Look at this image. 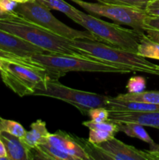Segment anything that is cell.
<instances>
[{
  "mask_svg": "<svg viewBox=\"0 0 159 160\" xmlns=\"http://www.w3.org/2000/svg\"><path fill=\"white\" fill-rule=\"evenodd\" d=\"M151 160H159V149L158 150H147Z\"/></svg>",
  "mask_w": 159,
  "mask_h": 160,
  "instance_id": "31",
  "label": "cell"
},
{
  "mask_svg": "<svg viewBox=\"0 0 159 160\" xmlns=\"http://www.w3.org/2000/svg\"><path fill=\"white\" fill-rule=\"evenodd\" d=\"M137 54L144 58L159 60V44L153 42L143 34L137 48Z\"/></svg>",
  "mask_w": 159,
  "mask_h": 160,
  "instance_id": "19",
  "label": "cell"
},
{
  "mask_svg": "<svg viewBox=\"0 0 159 160\" xmlns=\"http://www.w3.org/2000/svg\"><path fill=\"white\" fill-rule=\"evenodd\" d=\"M37 1L49 9L50 10L54 9L65 14L73 21H75L79 16V9L67 3L64 0H37Z\"/></svg>",
  "mask_w": 159,
  "mask_h": 160,
  "instance_id": "17",
  "label": "cell"
},
{
  "mask_svg": "<svg viewBox=\"0 0 159 160\" xmlns=\"http://www.w3.org/2000/svg\"><path fill=\"white\" fill-rule=\"evenodd\" d=\"M18 3L13 0H0V11L5 14L13 15Z\"/></svg>",
  "mask_w": 159,
  "mask_h": 160,
  "instance_id": "26",
  "label": "cell"
},
{
  "mask_svg": "<svg viewBox=\"0 0 159 160\" xmlns=\"http://www.w3.org/2000/svg\"><path fill=\"white\" fill-rule=\"evenodd\" d=\"M88 116L94 122H103L108 120L109 111L105 107L92 108L89 110Z\"/></svg>",
  "mask_w": 159,
  "mask_h": 160,
  "instance_id": "25",
  "label": "cell"
},
{
  "mask_svg": "<svg viewBox=\"0 0 159 160\" xmlns=\"http://www.w3.org/2000/svg\"><path fill=\"white\" fill-rule=\"evenodd\" d=\"M1 141L6 147L9 160H30V149L18 137L2 131Z\"/></svg>",
  "mask_w": 159,
  "mask_h": 160,
  "instance_id": "13",
  "label": "cell"
},
{
  "mask_svg": "<svg viewBox=\"0 0 159 160\" xmlns=\"http://www.w3.org/2000/svg\"><path fill=\"white\" fill-rule=\"evenodd\" d=\"M144 32L148 38L159 44V30L151 28H145Z\"/></svg>",
  "mask_w": 159,
  "mask_h": 160,
  "instance_id": "29",
  "label": "cell"
},
{
  "mask_svg": "<svg viewBox=\"0 0 159 160\" xmlns=\"http://www.w3.org/2000/svg\"><path fill=\"white\" fill-rule=\"evenodd\" d=\"M1 59L0 75L3 83L20 97L32 95L42 83L60 78L32 59L26 62Z\"/></svg>",
  "mask_w": 159,
  "mask_h": 160,
  "instance_id": "2",
  "label": "cell"
},
{
  "mask_svg": "<svg viewBox=\"0 0 159 160\" xmlns=\"http://www.w3.org/2000/svg\"><path fill=\"white\" fill-rule=\"evenodd\" d=\"M1 133H2V131H0V140H1Z\"/></svg>",
  "mask_w": 159,
  "mask_h": 160,
  "instance_id": "35",
  "label": "cell"
},
{
  "mask_svg": "<svg viewBox=\"0 0 159 160\" xmlns=\"http://www.w3.org/2000/svg\"><path fill=\"white\" fill-rule=\"evenodd\" d=\"M108 120L115 123H136L159 129V111H112L109 112Z\"/></svg>",
  "mask_w": 159,
  "mask_h": 160,
  "instance_id": "12",
  "label": "cell"
},
{
  "mask_svg": "<svg viewBox=\"0 0 159 160\" xmlns=\"http://www.w3.org/2000/svg\"><path fill=\"white\" fill-rule=\"evenodd\" d=\"M13 1L17 2V3H24V2H33L34 0H13Z\"/></svg>",
  "mask_w": 159,
  "mask_h": 160,
  "instance_id": "32",
  "label": "cell"
},
{
  "mask_svg": "<svg viewBox=\"0 0 159 160\" xmlns=\"http://www.w3.org/2000/svg\"><path fill=\"white\" fill-rule=\"evenodd\" d=\"M70 1L77 4L89 14L107 17L118 24L127 25L140 34H145L144 20L148 16L146 10L118 5L89 2L84 0Z\"/></svg>",
  "mask_w": 159,
  "mask_h": 160,
  "instance_id": "8",
  "label": "cell"
},
{
  "mask_svg": "<svg viewBox=\"0 0 159 160\" xmlns=\"http://www.w3.org/2000/svg\"><path fill=\"white\" fill-rule=\"evenodd\" d=\"M31 59L59 78L71 71L115 73H128L132 72L128 69L122 68L114 64L102 62L98 59L65 55L41 53L34 55L31 56Z\"/></svg>",
  "mask_w": 159,
  "mask_h": 160,
  "instance_id": "5",
  "label": "cell"
},
{
  "mask_svg": "<svg viewBox=\"0 0 159 160\" xmlns=\"http://www.w3.org/2000/svg\"><path fill=\"white\" fill-rule=\"evenodd\" d=\"M48 53L23 39L0 29V58L10 61L31 60V56Z\"/></svg>",
  "mask_w": 159,
  "mask_h": 160,
  "instance_id": "9",
  "label": "cell"
},
{
  "mask_svg": "<svg viewBox=\"0 0 159 160\" xmlns=\"http://www.w3.org/2000/svg\"><path fill=\"white\" fill-rule=\"evenodd\" d=\"M72 43L91 57L102 62H109L132 72L150 73L159 76V65L147 60L137 53L112 47L104 42L88 39H74Z\"/></svg>",
  "mask_w": 159,
  "mask_h": 160,
  "instance_id": "3",
  "label": "cell"
},
{
  "mask_svg": "<svg viewBox=\"0 0 159 160\" xmlns=\"http://www.w3.org/2000/svg\"><path fill=\"white\" fill-rule=\"evenodd\" d=\"M13 15H14V14H13ZM10 16H12V15H8V14H5V13H3V12H2L1 11H0V19L6 18V17H10Z\"/></svg>",
  "mask_w": 159,
  "mask_h": 160,
  "instance_id": "33",
  "label": "cell"
},
{
  "mask_svg": "<svg viewBox=\"0 0 159 160\" xmlns=\"http://www.w3.org/2000/svg\"><path fill=\"white\" fill-rule=\"evenodd\" d=\"M14 12L16 15L65 38L70 40L88 39L100 42L98 38L92 34L90 31L87 30L79 31L73 29L61 22L53 16L49 9L41 4L37 0L18 3Z\"/></svg>",
  "mask_w": 159,
  "mask_h": 160,
  "instance_id": "6",
  "label": "cell"
},
{
  "mask_svg": "<svg viewBox=\"0 0 159 160\" xmlns=\"http://www.w3.org/2000/svg\"><path fill=\"white\" fill-rule=\"evenodd\" d=\"M74 22L96 36L100 42L134 53H137L139 44L145 34L133 29H126L118 23H108L81 11Z\"/></svg>",
  "mask_w": 159,
  "mask_h": 160,
  "instance_id": "4",
  "label": "cell"
},
{
  "mask_svg": "<svg viewBox=\"0 0 159 160\" xmlns=\"http://www.w3.org/2000/svg\"><path fill=\"white\" fill-rule=\"evenodd\" d=\"M0 160H9L4 143L0 140Z\"/></svg>",
  "mask_w": 159,
  "mask_h": 160,
  "instance_id": "30",
  "label": "cell"
},
{
  "mask_svg": "<svg viewBox=\"0 0 159 160\" xmlns=\"http://www.w3.org/2000/svg\"><path fill=\"white\" fill-rule=\"evenodd\" d=\"M0 131L9 133L20 138H22L26 132L25 128L20 123L2 117H0Z\"/></svg>",
  "mask_w": 159,
  "mask_h": 160,
  "instance_id": "20",
  "label": "cell"
},
{
  "mask_svg": "<svg viewBox=\"0 0 159 160\" xmlns=\"http://www.w3.org/2000/svg\"><path fill=\"white\" fill-rule=\"evenodd\" d=\"M1 67H2V59H0V69H1Z\"/></svg>",
  "mask_w": 159,
  "mask_h": 160,
  "instance_id": "34",
  "label": "cell"
},
{
  "mask_svg": "<svg viewBox=\"0 0 159 160\" xmlns=\"http://www.w3.org/2000/svg\"><path fill=\"white\" fill-rule=\"evenodd\" d=\"M46 142L71 156L75 160H90V156L73 134L59 130L53 134L50 133Z\"/></svg>",
  "mask_w": 159,
  "mask_h": 160,
  "instance_id": "11",
  "label": "cell"
},
{
  "mask_svg": "<svg viewBox=\"0 0 159 160\" xmlns=\"http://www.w3.org/2000/svg\"><path fill=\"white\" fill-rule=\"evenodd\" d=\"M32 95L45 96L61 100L76 107L84 115H88L92 108L105 107L109 97L92 92L71 88L52 80L42 83L35 89Z\"/></svg>",
  "mask_w": 159,
  "mask_h": 160,
  "instance_id": "7",
  "label": "cell"
},
{
  "mask_svg": "<svg viewBox=\"0 0 159 160\" xmlns=\"http://www.w3.org/2000/svg\"><path fill=\"white\" fill-rule=\"evenodd\" d=\"M118 131L123 132L130 138H135L147 143L151 147V150H158L159 145H157L150 137L143 125L136 123H117Z\"/></svg>",
  "mask_w": 159,
  "mask_h": 160,
  "instance_id": "16",
  "label": "cell"
},
{
  "mask_svg": "<svg viewBox=\"0 0 159 160\" xmlns=\"http://www.w3.org/2000/svg\"><path fill=\"white\" fill-rule=\"evenodd\" d=\"M82 124L87 127L89 130H101V131L112 133L114 134L118 132V123L108 120L103 122H94L92 120H88V121L83 122Z\"/></svg>",
  "mask_w": 159,
  "mask_h": 160,
  "instance_id": "21",
  "label": "cell"
},
{
  "mask_svg": "<svg viewBox=\"0 0 159 160\" xmlns=\"http://www.w3.org/2000/svg\"><path fill=\"white\" fill-rule=\"evenodd\" d=\"M126 88L129 93H139L146 88V81L141 76H134L129 79Z\"/></svg>",
  "mask_w": 159,
  "mask_h": 160,
  "instance_id": "23",
  "label": "cell"
},
{
  "mask_svg": "<svg viewBox=\"0 0 159 160\" xmlns=\"http://www.w3.org/2000/svg\"><path fill=\"white\" fill-rule=\"evenodd\" d=\"M115 137V134L101 130H90L88 141L94 145H100Z\"/></svg>",
  "mask_w": 159,
  "mask_h": 160,
  "instance_id": "24",
  "label": "cell"
},
{
  "mask_svg": "<svg viewBox=\"0 0 159 160\" xmlns=\"http://www.w3.org/2000/svg\"><path fill=\"white\" fill-rule=\"evenodd\" d=\"M97 145L101 151L103 159L151 160L147 150H139L123 143L115 137Z\"/></svg>",
  "mask_w": 159,
  "mask_h": 160,
  "instance_id": "10",
  "label": "cell"
},
{
  "mask_svg": "<svg viewBox=\"0 0 159 160\" xmlns=\"http://www.w3.org/2000/svg\"><path fill=\"white\" fill-rule=\"evenodd\" d=\"M100 3L129 6L145 10L150 0H97Z\"/></svg>",
  "mask_w": 159,
  "mask_h": 160,
  "instance_id": "22",
  "label": "cell"
},
{
  "mask_svg": "<svg viewBox=\"0 0 159 160\" xmlns=\"http://www.w3.org/2000/svg\"><path fill=\"white\" fill-rule=\"evenodd\" d=\"M145 10L149 16L159 17V0H150Z\"/></svg>",
  "mask_w": 159,
  "mask_h": 160,
  "instance_id": "27",
  "label": "cell"
},
{
  "mask_svg": "<svg viewBox=\"0 0 159 160\" xmlns=\"http://www.w3.org/2000/svg\"><path fill=\"white\" fill-rule=\"evenodd\" d=\"M151 28L159 30V17H151L148 15L144 20V28Z\"/></svg>",
  "mask_w": 159,
  "mask_h": 160,
  "instance_id": "28",
  "label": "cell"
},
{
  "mask_svg": "<svg viewBox=\"0 0 159 160\" xmlns=\"http://www.w3.org/2000/svg\"><path fill=\"white\" fill-rule=\"evenodd\" d=\"M120 100L126 101L140 102L159 104V91H148V92H139V93L119 94L115 97Z\"/></svg>",
  "mask_w": 159,
  "mask_h": 160,
  "instance_id": "18",
  "label": "cell"
},
{
  "mask_svg": "<svg viewBox=\"0 0 159 160\" xmlns=\"http://www.w3.org/2000/svg\"><path fill=\"white\" fill-rule=\"evenodd\" d=\"M105 108L109 111H137L151 112L159 111V104L140 102L120 100L115 97H109Z\"/></svg>",
  "mask_w": 159,
  "mask_h": 160,
  "instance_id": "14",
  "label": "cell"
},
{
  "mask_svg": "<svg viewBox=\"0 0 159 160\" xmlns=\"http://www.w3.org/2000/svg\"><path fill=\"white\" fill-rule=\"evenodd\" d=\"M48 132L46 123L41 120H37L31 124V130L26 131L21 139L22 142L29 148H33L47 142Z\"/></svg>",
  "mask_w": 159,
  "mask_h": 160,
  "instance_id": "15",
  "label": "cell"
},
{
  "mask_svg": "<svg viewBox=\"0 0 159 160\" xmlns=\"http://www.w3.org/2000/svg\"><path fill=\"white\" fill-rule=\"evenodd\" d=\"M0 29L14 34L48 53L97 59L75 47L70 39L58 35L16 14L0 19Z\"/></svg>",
  "mask_w": 159,
  "mask_h": 160,
  "instance_id": "1",
  "label": "cell"
}]
</instances>
